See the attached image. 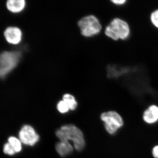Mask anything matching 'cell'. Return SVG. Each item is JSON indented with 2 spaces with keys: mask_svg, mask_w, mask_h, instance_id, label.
I'll use <instances>...</instances> for the list:
<instances>
[{
  "mask_svg": "<svg viewBox=\"0 0 158 158\" xmlns=\"http://www.w3.org/2000/svg\"><path fill=\"white\" fill-rule=\"evenodd\" d=\"M56 135L60 141H72L74 147L77 151H81L85 147L84 135L81 131L74 125L63 126L57 130Z\"/></svg>",
  "mask_w": 158,
  "mask_h": 158,
  "instance_id": "obj_1",
  "label": "cell"
},
{
  "mask_svg": "<svg viewBox=\"0 0 158 158\" xmlns=\"http://www.w3.org/2000/svg\"><path fill=\"white\" fill-rule=\"evenodd\" d=\"M105 34L114 40L127 39L130 35V28L125 21L118 18L111 21L105 30Z\"/></svg>",
  "mask_w": 158,
  "mask_h": 158,
  "instance_id": "obj_2",
  "label": "cell"
},
{
  "mask_svg": "<svg viewBox=\"0 0 158 158\" xmlns=\"http://www.w3.org/2000/svg\"><path fill=\"white\" fill-rule=\"evenodd\" d=\"M21 56L19 51L4 52L0 54V79L5 78L17 66Z\"/></svg>",
  "mask_w": 158,
  "mask_h": 158,
  "instance_id": "obj_3",
  "label": "cell"
},
{
  "mask_svg": "<svg viewBox=\"0 0 158 158\" xmlns=\"http://www.w3.org/2000/svg\"><path fill=\"white\" fill-rule=\"evenodd\" d=\"M82 35L85 37H93L99 34L102 27L98 19L94 15L82 18L78 23Z\"/></svg>",
  "mask_w": 158,
  "mask_h": 158,
  "instance_id": "obj_4",
  "label": "cell"
},
{
  "mask_svg": "<svg viewBox=\"0 0 158 158\" xmlns=\"http://www.w3.org/2000/svg\"><path fill=\"white\" fill-rule=\"evenodd\" d=\"M100 117L104 123L106 131L110 135L116 134L124 125L123 118L116 111L104 112L102 113Z\"/></svg>",
  "mask_w": 158,
  "mask_h": 158,
  "instance_id": "obj_5",
  "label": "cell"
},
{
  "mask_svg": "<svg viewBox=\"0 0 158 158\" xmlns=\"http://www.w3.org/2000/svg\"><path fill=\"white\" fill-rule=\"evenodd\" d=\"M20 141L27 145L33 146L39 140V136L32 127L28 125L24 126L19 133Z\"/></svg>",
  "mask_w": 158,
  "mask_h": 158,
  "instance_id": "obj_6",
  "label": "cell"
},
{
  "mask_svg": "<svg viewBox=\"0 0 158 158\" xmlns=\"http://www.w3.org/2000/svg\"><path fill=\"white\" fill-rule=\"evenodd\" d=\"M4 36L9 43L13 45H17L21 42L22 32L17 27H10L7 28L4 31Z\"/></svg>",
  "mask_w": 158,
  "mask_h": 158,
  "instance_id": "obj_7",
  "label": "cell"
},
{
  "mask_svg": "<svg viewBox=\"0 0 158 158\" xmlns=\"http://www.w3.org/2000/svg\"><path fill=\"white\" fill-rule=\"evenodd\" d=\"M142 118L145 123L153 124L158 121V106L156 105L150 106L145 110Z\"/></svg>",
  "mask_w": 158,
  "mask_h": 158,
  "instance_id": "obj_8",
  "label": "cell"
},
{
  "mask_svg": "<svg viewBox=\"0 0 158 158\" xmlns=\"http://www.w3.org/2000/svg\"><path fill=\"white\" fill-rule=\"evenodd\" d=\"M26 2L24 0H9L6 6L9 11L14 13H19L24 9Z\"/></svg>",
  "mask_w": 158,
  "mask_h": 158,
  "instance_id": "obj_9",
  "label": "cell"
},
{
  "mask_svg": "<svg viewBox=\"0 0 158 158\" xmlns=\"http://www.w3.org/2000/svg\"><path fill=\"white\" fill-rule=\"evenodd\" d=\"M56 150L62 157L66 156L70 154L73 150V147L69 141H60L56 144Z\"/></svg>",
  "mask_w": 158,
  "mask_h": 158,
  "instance_id": "obj_10",
  "label": "cell"
},
{
  "mask_svg": "<svg viewBox=\"0 0 158 158\" xmlns=\"http://www.w3.org/2000/svg\"><path fill=\"white\" fill-rule=\"evenodd\" d=\"M62 99V100L64 101L68 106L69 110H74L76 109L77 106V102L73 95L69 94H66L63 95Z\"/></svg>",
  "mask_w": 158,
  "mask_h": 158,
  "instance_id": "obj_11",
  "label": "cell"
},
{
  "mask_svg": "<svg viewBox=\"0 0 158 158\" xmlns=\"http://www.w3.org/2000/svg\"><path fill=\"white\" fill-rule=\"evenodd\" d=\"M8 141L13 146L16 152H19L22 150L21 141L14 137H10Z\"/></svg>",
  "mask_w": 158,
  "mask_h": 158,
  "instance_id": "obj_12",
  "label": "cell"
},
{
  "mask_svg": "<svg viewBox=\"0 0 158 158\" xmlns=\"http://www.w3.org/2000/svg\"><path fill=\"white\" fill-rule=\"evenodd\" d=\"M57 110L61 113H67L69 110L68 106L64 101L62 100L58 102L57 106Z\"/></svg>",
  "mask_w": 158,
  "mask_h": 158,
  "instance_id": "obj_13",
  "label": "cell"
},
{
  "mask_svg": "<svg viewBox=\"0 0 158 158\" xmlns=\"http://www.w3.org/2000/svg\"><path fill=\"white\" fill-rule=\"evenodd\" d=\"M4 152L9 155H13L16 153L14 148L9 142L6 143L4 146Z\"/></svg>",
  "mask_w": 158,
  "mask_h": 158,
  "instance_id": "obj_14",
  "label": "cell"
},
{
  "mask_svg": "<svg viewBox=\"0 0 158 158\" xmlns=\"http://www.w3.org/2000/svg\"><path fill=\"white\" fill-rule=\"evenodd\" d=\"M150 19L152 24L158 29V9L153 11L151 13Z\"/></svg>",
  "mask_w": 158,
  "mask_h": 158,
  "instance_id": "obj_15",
  "label": "cell"
},
{
  "mask_svg": "<svg viewBox=\"0 0 158 158\" xmlns=\"http://www.w3.org/2000/svg\"><path fill=\"white\" fill-rule=\"evenodd\" d=\"M152 154L154 158H158V144L153 148L152 150Z\"/></svg>",
  "mask_w": 158,
  "mask_h": 158,
  "instance_id": "obj_16",
  "label": "cell"
},
{
  "mask_svg": "<svg viewBox=\"0 0 158 158\" xmlns=\"http://www.w3.org/2000/svg\"><path fill=\"white\" fill-rule=\"evenodd\" d=\"M111 2L113 4L117 5V6H122L127 2V1L126 0H114Z\"/></svg>",
  "mask_w": 158,
  "mask_h": 158,
  "instance_id": "obj_17",
  "label": "cell"
}]
</instances>
